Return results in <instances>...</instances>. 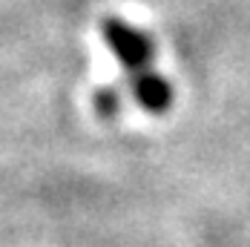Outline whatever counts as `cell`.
Here are the masks:
<instances>
[{
  "instance_id": "cell-1",
  "label": "cell",
  "mask_w": 250,
  "mask_h": 247,
  "mask_svg": "<svg viewBox=\"0 0 250 247\" xmlns=\"http://www.w3.org/2000/svg\"><path fill=\"white\" fill-rule=\"evenodd\" d=\"M101 32H104V41L109 43V49L115 52V58L121 61V66L126 69L129 81L150 72V63L155 61V41L150 35L126 26L118 18H106L101 23Z\"/></svg>"
},
{
  "instance_id": "cell-2",
  "label": "cell",
  "mask_w": 250,
  "mask_h": 247,
  "mask_svg": "<svg viewBox=\"0 0 250 247\" xmlns=\"http://www.w3.org/2000/svg\"><path fill=\"white\" fill-rule=\"evenodd\" d=\"M132 95H135V101L147 112L158 115V112L170 109V103H173V86L161 75L144 72V75H138V78H132Z\"/></svg>"
},
{
  "instance_id": "cell-3",
  "label": "cell",
  "mask_w": 250,
  "mask_h": 247,
  "mask_svg": "<svg viewBox=\"0 0 250 247\" xmlns=\"http://www.w3.org/2000/svg\"><path fill=\"white\" fill-rule=\"evenodd\" d=\"M95 112L101 118H115V112H118V92L115 89H98L95 92Z\"/></svg>"
}]
</instances>
